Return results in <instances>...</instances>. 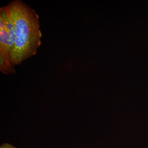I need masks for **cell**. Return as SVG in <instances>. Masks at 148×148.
<instances>
[{
    "instance_id": "cell-1",
    "label": "cell",
    "mask_w": 148,
    "mask_h": 148,
    "mask_svg": "<svg viewBox=\"0 0 148 148\" xmlns=\"http://www.w3.org/2000/svg\"><path fill=\"white\" fill-rule=\"evenodd\" d=\"M5 6L15 26L16 39L10 56L14 67L36 53L41 45L42 34L39 15L26 3L14 0Z\"/></svg>"
},
{
    "instance_id": "cell-2",
    "label": "cell",
    "mask_w": 148,
    "mask_h": 148,
    "mask_svg": "<svg viewBox=\"0 0 148 148\" xmlns=\"http://www.w3.org/2000/svg\"><path fill=\"white\" fill-rule=\"evenodd\" d=\"M11 51L10 37L3 16L0 14V71L6 75L16 72L10 62Z\"/></svg>"
},
{
    "instance_id": "cell-3",
    "label": "cell",
    "mask_w": 148,
    "mask_h": 148,
    "mask_svg": "<svg viewBox=\"0 0 148 148\" xmlns=\"http://www.w3.org/2000/svg\"><path fill=\"white\" fill-rule=\"evenodd\" d=\"M0 148H15L12 145L8 144H4L1 146Z\"/></svg>"
}]
</instances>
